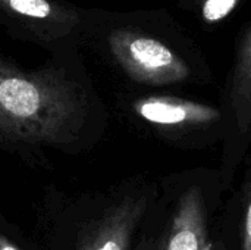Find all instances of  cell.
Instances as JSON below:
<instances>
[{"mask_svg":"<svg viewBox=\"0 0 251 250\" xmlns=\"http://www.w3.org/2000/svg\"><path fill=\"white\" fill-rule=\"evenodd\" d=\"M243 250H251V181L247 193V205L243 224Z\"/></svg>","mask_w":251,"mask_h":250,"instance_id":"obj_9","label":"cell"},{"mask_svg":"<svg viewBox=\"0 0 251 250\" xmlns=\"http://www.w3.org/2000/svg\"><path fill=\"white\" fill-rule=\"evenodd\" d=\"M0 250H21L12 240H9L6 236L0 234Z\"/></svg>","mask_w":251,"mask_h":250,"instance_id":"obj_10","label":"cell"},{"mask_svg":"<svg viewBox=\"0 0 251 250\" xmlns=\"http://www.w3.org/2000/svg\"><path fill=\"white\" fill-rule=\"evenodd\" d=\"M107 43L118 65L135 83L169 85L190 77L185 60L153 37L119 28L110 32Z\"/></svg>","mask_w":251,"mask_h":250,"instance_id":"obj_2","label":"cell"},{"mask_svg":"<svg viewBox=\"0 0 251 250\" xmlns=\"http://www.w3.org/2000/svg\"><path fill=\"white\" fill-rule=\"evenodd\" d=\"M0 10L46 37L65 35L79 22L74 9L53 0H0Z\"/></svg>","mask_w":251,"mask_h":250,"instance_id":"obj_5","label":"cell"},{"mask_svg":"<svg viewBox=\"0 0 251 250\" xmlns=\"http://www.w3.org/2000/svg\"><path fill=\"white\" fill-rule=\"evenodd\" d=\"M241 0H204L201 6V16L206 22L215 24L225 19Z\"/></svg>","mask_w":251,"mask_h":250,"instance_id":"obj_8","label":"cell"},{"mask_svg":"<svg viewBox=\"0 0 251 250\" xmlns=\"http://www.w3.org/2000/svg\"><path fill=\"white\" fill-rule=\"evenodd\" d=\"M132 111L154 125H203L219 121L221 112L209 105L172 96H149L134 102Z\"/></svg>","mask_w":251,"mask_h":250,"instance_id":"obj_4","label":"cell"},{"mask_svg":"<svg viewBox=\"0 0 251 250\" xmlns=\"http://www.w3.org/2000/svg\"><path fill=\"white\" fill-rule=\"evenodd\" d=\"M87 113L84 90L54 69L26 72L0 57V141L71 143Z\"/></svg>","mask_w":251,"mask_h":250,"instance_id":"obj_1","label":"cell"},{"mask_svg":"<svg viewBox=\"0 0 251 250\" xmlns=\"http://www.w3.org/2000/svg\"><path fill=\"white\" fill-rule=\"evenodd\" d=\"M146 209L147 199L143 196L122 199L91 224L76 250H129Z\"/></svg>","mask_w":251,"mask_h":250,"instance_id":"obj_3","label":"cell"},{"mask_svg":"<svg viewBox=\"0 0 251 250\" xmlns=\"http://www.w3.org/2000/svg\"><path fill=\"white\" fill-rule=\"evenodd\" d=\"M207 243V222L200 187H190L181 197L174 215L166 250H201Z\"/></svg>","mask_w":251,"mask_h":250,"instance_id":"obj_6","label":"cell"},{"mask_svg":"<svg viewBox=\"0 0 251 250\" xmlns=\"http://www.w3.org/2000/svg\"><path fill=\"white\" fill-rule=\"evenodd\" d=\"M229 100L237 130L244 134L251 128V29L240 50L234 69Z\"/></svg>","mask_w":251,"mask_h":250,"instance_id":"obj_7","label":"cell"},{"mask_svg":"<svg viewBox=\"0 0 251 250\" xmlns=\"http://www.w3.org/2000/svg\"><path fill=\"white\" fill-rule=\"evenodd\" d=\"M201 250H213V246H212V243H209V242H207V243L203 246V249Z\"/></svg>","mask_w":251,"mask_h":250,"instance_id":"obj_11","label":"cell"}]
</instances>
